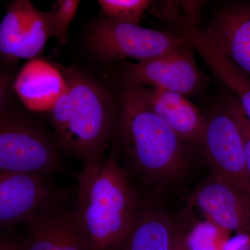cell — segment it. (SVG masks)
<instances>
[{
	"label": "cell",
	"mask_w": 250,
	"mask_h": 250,
	"mask_svg": "<svg viewBox=\"0 0 250 250\" xmlns=\"http://www.w3.org/2000/svg\"><path fill=\"white\" fill-rule=\"evenodd\" d=\"M203 3V1H179V10L184 19L190 24L198 25L200 10Z\"/></svg>",
	"instance_id": "21"
},
{
	"label": "cell",
	"mask_w": 250,
	"mask_h": 250,
	"mask_svg": "<svg viewBox=\"0 0 250 250\" xmlns=\"http://www.w3.org/2000/svg\"><path fill=\"white\" fill-rule=\"evenodd\" d=\"M201 143L213 172L236 188L250 202V172L243 139L225 103L206 116Z\"/></svg>",
	"instance_id": "6"
},
{
	"label": "cell",
	"mask_w": 250,
	"mask_h": 250,
	"mask_svg": "<svg viewBox=\"0 0 250 250\" xmlns=\"http://www.w3.org/2000/svg\"><path fill=\"white\" fill-rule=\"evenodd\" d=\"M0 250H24L23 243L8 233H3L0 238Z\"/></svg>",
	"instance_id": "22"
},
{
	"label": "cell",
	"mask_w": 250,
	"mask_h": 250,
	"mask_svg": "<svg viewBox=\"0 0 250 250\" xmlns=\"http://www.w3.org/2000/svg\"><path fill=\"white\" fill-rule=\"evenodd\" d=\"M181 234L167 212L156 206L142 205L129 231L111 250H172Z\"/></svg>",
	"instance_id": "15"
},
{
	"label": "cell",
	"mask_w": 250,
	"mask_h": 250,
	"mask_svg": "<svg viewBox=\"0 0 250 250\" xmlns=\"http://www.w3.org/2000/svg\"><path fill=\"white\" fill-rule=\"evenodd\" d=\"M204 31L233 65L250 78V2L224 5Z\"/></svg>",
	"instance_id": "13"
},
{
	"label": "cell",
	"mask_w": 250,
	"mask_h": 250,
	"mask_svg": "<svg viewBox=\"0 0 250 250\" xmlns=\"http://www.w3.org/2000/svg\"><path fill=\"white\" fill-rule=\"evenodd\" d=\"M29 233L24 250H94L73 210L54 206L27 223Z\"/></svg>",
	"instance_id": "12"
},
{
	"label": "cell",
	"mask_w": 250,
	"mask_h": 250,
	"mask_svg": "<svg viewBox=\"0 0 250 250\" xmlns=\"http://www.w3.org/2000/svg\"><path fill=\"white\" fill-rule=\"evenodd\" d=\"M73 213L94 250H111L126 236L142 204L116 156L85 166L77 177Z\"/></svg>",
	"instance_id": "1"
},
{
	"label": "cell",
	"mask_w": 250,
	"mask_h": 250,
	"mask_svg": "<svg viewBox=\"0 0 250 250\" xmlns=\"http://www.w3.org/2000/svg\"><path fill=\"white\" fill-rule=\"evenodd\" d=\"M129 85L142 103L165 122L182 141L201 145L206 116L187 96L144 85Z\"/></svg>",
	"instance_id": "11"
},
{
	"label": "cell",
	"mask_w": 250,
	"mask_h": 250,
	"mask_svg": "<svg viewBox=\"0 0 250 250\" xmlns=\"http://www.w3.org/2000/svg\"><path fill=\"white\" fill-rule=\"evenodd\" d=\"M65 198L43 174L0 171V225L4 229L27 223Z\"/></svg>",
	"instance_id": "8"
},
{
	"label": "cell",
	"mask_w": 250,
	"mask_h": 250,
	"mask_svg": "<svg viewBox=\"0 0 250 250\" xmlns=\"http://www.w3.org/2000/svg\"><path fill=\"white\" fill-rule=\"evenodd\" d=\"M67 88L51 111L59 144L85 166L102 160L116 130L113 99L76 69L63 70Z\"/></svg>",
	"instance_id": "2"
},
{
	"label": "cell",
	"mask_w": 250,
	"mask_h": 250,
	"mask_svg": "<svg viewBox=\"0 0 250 250\" xmlns=\"http://www.w3.org/2000/svg\"><path fill=\"white\" fill-rule=\"evenodd\" d=\"M116 126L125 155L148 183L175 179L187 169V143L151 111L126 83Z\"/></svg>",
	"instance_id": "3"
},
{
	"label": "cell",
	"mask_w": 250,
	"mask_h": 250,
	"mask_svg": "<svg viewBox=\"0 0 250 250\" xmlns=\"http://www.w3.org/2000/svg\"><path fill=\"white\" fill-rule=\"evenodd\" d=\"M172 250H190L188 244L187 238L182 233L179 236Z\"/></svg>",
	"instance_id": "23"
},
{
	"label": "cell",
	"mask_w": 250,
	"mask_h": 250,
	"mask_svg": "<svg viewBox=\"0 0 250 250\" xmlns=\"http://www.w3.org/2000/svg\"><path fill=\"white\" fill-rule=\"evenodd\" d=\"M35 6L27 0L10 3L0 24V52L1 58L14 62L21 36Z\"/></svg>",
	"instance_id": "16"
},
{
	"label": "cell",
	"mask_w": 250,
	"mask_h": 250,
	"mask_svg": "<svg viewBox=\"0 0 250 250\" xmlns=\"http://www.w3.org/2000/svg\"><path fill=\"white\" fill-rule=\"evenodd\" d=\"M194 203L210 221L224 230L250 233V202L213 172L194 192Z\"/></svg>",
	"instance_id": "10"
},
{
	"label": "cell",
	"mask_w": 250,
	"mask_h": 250,
	"mask_svg": "<svg viewBox=\"0 0 250 250\" xmlns=\"http://www.w3.org/2000/svg\"><path fill=\"white\" fill-rule=\"evenodd\" d=\"M107 20L140 25L145 12L152 4L147 0H99Z\"/></svg>",
	"instance_id": "18"
},
{
	"label": "cell",
	"mask_w": 250,
	"mask_h": 250,
	"mask_svg": "<svg viewBox=\"0 0 250 250\" xmlns=\"http://www.w3.org/2000/svg\"><path fill=\"white\" fill-rule=\"evenodd\" d=\"M194 52L187 42L164 55L126 62L123 69L125 83L159 88L187 97L195 95L203 88L205 79Z\"/></svg>",
	"instance_id": "7"
},
{
	"label": "cell",
	"mask_w": 250,
	"mask_h": 250,
	"mask_svg": "<svg viewBox=\"0 0 250 250\" xmlns=\"http://www.w3.org/2000/svg\"><path fill=\"white\" fill-rule=\"evenodd\" d=\"M224 103L241 133L247 164L250 172V122L248 121L241 104L233 94L227 95Z\"/></svg>",
	"instance_id": "20"
},
{
	"label": "cell",
	"mask_w": 250,
	"mask_h": 250,
	"mask_svg": "<svg viewBox=\"0 0 250 250\" xmlns=\"http://www.w3.org/2000/svg\"><path fill=\"white\" fill-rule=\"evenodd\" d=\"M50 37H54L53 9L42 12L35 8L23 31L14 62L34 59L42 52Z\"/></svg>",
	"instance_id": "17"
},
{
	"label": "cell",
	"mask_w": 250,
	"mask_h": 250,
	"mask_svg": "<svg viewBox=\"0 0 250 250\" xmlns=\"http://www.w3.org/2000/svg\"><path fill=\"white\" fill-rule=\"evenodd\" d=\"M166 22L174 33L191 45L215 76L233 91L250 122V78L233 65L204 29L188 22L179 11L169 14Z\"/></svg>",
	"instance_id": "9"
},
{
	"label": "cell",
	"mask_w": 250,
	"mask_h": 250,
	"mask_svg": "<svg viewBox=\"0 0 250 250\" xmlns=\"http://www.w3.org/2000/svg\"><path fill=\"white\" fill-rule=\"evenodd\" d=\"M186 42L172 31L153 30L107 19L94 26L88 37L92 52L107 62L154 58L172 52Z\"/></svg>",
	"instance_id": "4"
},
{
	"label": "cell",
	"mask_w": 250,
	"mask_h": 250,
	"mask_svg": "<svg viewBox=\"0 0 250 250\" xmlns=\"http://www.w3.org/2000/svg\"><path fill=\"white\" fill-rule=\"evenodd\" d=\"M80 1L78 0H59L53 8L54 37L62 44L67 42L69 27L75 18Z\"/></svg>",
	"instance_id": "19"
},
{
	"label": "cell",
	"mask_w": 250,
	"mask_h": 250,
	"mask_svg": "<svg viewBox=\"0 0 250 250\" xmlns=\"http://www.w3.org/2000/svg\"><path fill=\"white\" fill-rule=\"evenodd\" d=\"M21 101L31 111H52L67 88L63 74L42 59H32L21 69L14 83Z\"/></svg>",
	"instance_id": "14"
},
{
	"label": "cell",
	"mask_w": 250,
	"mask_h": 250,
	"mask_svg": "<svg viewBox=\"0 0 250 250\" xmlns=\"http://www.w3.org/2000/svg\"><path fill=\"white\" fill-rule=\"evenodd\" d=\"M60 166L58 151L36 125L1 111L0 171L47 174Z\"/></svg>",
	"instance_id": "5"
}]
</instances>
